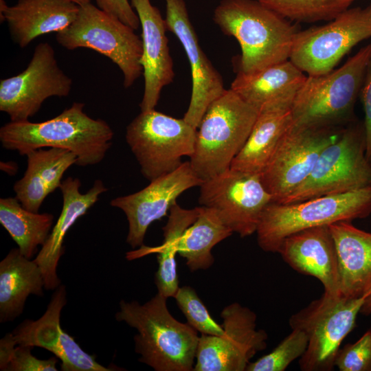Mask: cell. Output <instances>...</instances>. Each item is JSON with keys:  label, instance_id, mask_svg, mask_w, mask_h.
<instances>
[{"label": "cell", "instance_id": "cell-1", "mask_svg": "<svg viewBox=\"0 0 371 371\" xmlns=\"http://www.w3.org/2000/svg\"><path fill=\"white\" fill-rule=\"evenodd\" d=\"M84 106L75 102L41 122L10 121L0 128L1 145L21 155L44 147L67 149L76 156L78 166L98 164L111 148L114 133L104 120L89 117Z\"/></svg>", "mask_w": 371, "mask_h": 371}, {"label": "cell", "instance_id": "cell-2", "mask_svg": "<svg viewBox=\"0 0 371 371\" xmlns=\"http://www.w3.org/2000/svg\"><path fill=\"white\" fill-rule=\"evenodd\" d=\"M214 21L238 42V72L251 74L287 60L298 30L258 0H222Z\"/></svg>", "mask_w": 371, "mask_h": 371}, {"label": "cell", "instance_id": "cell-3", "mask_svg": "<svg viewBox=\"0 0 371 371\" xmlns=\"http://www.w3.org/2000/svg\"><path fill=\"white\" fill-rule=\"evenodd\" d=\"M167 299L157 293L143 304L121 300L115 319L137 330L135 351L140 355V362L156 371L193 370L198 331L172 316Z\"/></svg>", "mask_w": 371, "mask_h": 371}, {"label": "cell", "instance_id": "cell-4", "mask_svg": "<svg viewBox=\"0 0 371 371\" xmlns=\"http://www.w3.org/2000/svg\"><path fill=\"white\" fill-rule=\"evenodd\" d=\"M258 114L232 89H225L210 104L196 128L194 152L189 161L202 181L230 168Z\"/></svg>", "mask_w": 371, "mask_h": 371}, {"label": "cell", "instance_id": "cell-5", "mask_svg": "<svg viewBox=\"0 0 371 371\" xmlns=\"http://www.w3.org/2000/svg\"><path fill=\"white\" fill-rule=\"evenodd\" d=\"M371 60V43L341 67L319 76H307L291 108L293 125L344 126L355 120L354 106Z\"/></svg>", "mask_w": 371, "mask_h": 371}, {"label": "cell", "instance_id": "cell-6", "mask_svg": "<svg viewBox=\"0 0 371 371\" xmlns=\"http://www.w3.org/2000/svg\"><path fill=\"white\" fill-rule=\"evenodd\" d=\"M371 214V186L346 193L290 203L271 202L262 213L257 241L265 251L277 253L283 239L297 232Z\"/></svg>", "mask_w": 371, "mask_h": 371}, {"label": "cell", "instance_id": "cell-7", "mask_svg": "<svg viewBox=\"0 0 371 371\" xmlns=\"http://www.w3.org/2000/svg\"><path fill=\"white\" fill-rule=\"evenodd\" d=\"M371 186L363 122L354 120L319 155L309 176L280 203L346 193Z\"/></svg>", "mask_w": 371, "mask_h": 371}, {"label": "cell", "instance_id": "cell-8", "mask_svg": "<svg viewBox=\"0 0 371 371\" xmlns=\"http://www.w3.org/2000/svg\"><path fill=\"white\" fill-rule=\"evenodd\" d=\"M56 39L69 50L88 48L109 58L121 70L125 88L143 75L142 38L135 30L91 3L79 6L76 19L57 32Z\"/></svg>", "mask_w": 371, "mask_h": 371}, {"label": "cell", "instance_id": "cell-9", "mask_svg": "<svg viewBox=\"0 0 371 371\" xmlns=\"http://www.w3.org/2000/svg\"><path fill=\"white\" fill-rule=\"evenodd\" d=\"M370 293L350 298L324 291L321 297L290 317V327L304 331L308 339L307 348L299 359L301 370L330 371L334 368L340 345L353 329Z\"/></svg>", "mask_w": 371, "mask_h": 371}, {"label": "cell", "instance_id": "cell-10", "mask_svg": "<svg viewBox=\"0 0 371 371\" xmlns=\"http://www.w3.org/2000/svg\"><path fill=\"white\" fill-rule=\"evenodd\" d=\"M196 129L152 109L141 111L127 126L126 140L142 175L150 181L179 167L194 152Z\"/></svg>", "mask_w": 371, "mask_h": 371}, {"label": "cell", "instance_id": "cell-11", "mask_svg": "<svg viewBox=\"0 0 371 371\" xmlns=\"http://www.w3.org/2000/svg\"><path fill=\"white\" fill-rule=\"evenodd\" d=\"M371 37V5L348 8L328 23L296 34L289 60L307 76L333 70L357 44Z\"/></svg>", "mask_w": 371, "mask_h": 371}, {"label": "cell", "instance_id": "cell-12", "mask_svg": "<svg viewBox=\"0 0 371 371\" xmlns=\"http://www.w3.org/2000/svg\"><path fill=\"white\" fill-rule=\"evenodd\" d=\"M346 126H291L260 175L273 202H281L306 180L323 150L339 137Z\"/></svg>", "mask_w": 371, "mask_h": 371}, {"label": "cell", "instance_id": "cell-13", "mask_svg": "<svg viewBox=\"0 0 371 371\" xmlns=\"http://www.w3.org/2000/svg\"><path fill=\"white\" fill-rule=\"evenodd\" d=\"M199 204L213 209L240 237L256 232L265 207L273 202L258 174L228 169L200 185Z\"/></svg>", "mask_w": 371, "mask_h": 371}, {"label": "cell", "instance_id": "cell-14", "mask_svg": "<svg viewBox=\"0 0 371 371\" xmlns=\"http://www.w3.org/2000/svg\"><path fill=\"white\" fill-rule=\"evenodd\" d=\"M72 79L59 67L54 47L40 43L22 72L0 81V111L10 121L28 120L41 109L44 101L53 96L67 97Z\"/></svg>", "mask_w": 371, "mask_h": 371}, {"label": "cell", "instance_id": "cell-15", "mask_svg": "<svg viewBox=\"0 0 371 371\" xmlns=\"http://www.w3.org/2000/svg\"><path fill=\"white\" fill-rule=\"evenodd\" d=\"M223 333L201 335L194 371H243L250 359L267 347V333L256 329V314L238 302L221 313Z\"/></svg>", "mask_w": 371, "mask_h": 371}, {"label": "cell", "instance_id": "cell-16", "mask_svg": "<svg viewBox=\"0 0 371 371\" xmlns=\"http://www.w3.org/2000/svg\"><path fill=\"white\" fill-rule=\"evenodd\" d=\"M203 181L187 161L176 170L151 181L144 189L111 200V205L122 210L126 216V243L132 248L142 247L148 227L165 216L183 192L200 186Z\"/></svg>", "mask_w": 371, "mask_h": 371}, {"label": "cell", "instance_id": "cell-17", "mask_svg": "<svg viewBox=\"0 0 371 371\" xmlns=\"http://www.w3.org/2000/svg\"><path fill=\"white\" fill-rule=\"evenodd\" d=\"M168 30L181 43L191 70L192 93L183 119L196 129L210 104L225 91L223 78L202 48L183 0H165Z\"/></svg>", "mask_w": 371, "mask_h": 371}, {"label": "cell", "instance_id": "cell-18", "mask_svg": "<svg viewBox=\"0 0 371 371\" xmlns=\"http://www.w3.org/2000/svg\"><path fill=\"white\" fill-rule=\"evenodd\" d=\"M67 303L64 285L56 289L45 313L36 320L25 319L11 333L16 345L37 346L52 352L61 361L62 371L113 370L100 364L65 332L60 313Z\"/></svg>", "mask_w": 371, "mask_h": 371}, {"label": "cell", "instance_id": "cell-19", "mask_svg": "<svg viewBox=\"0 0 371 371\" xmlns=\"http://www.w3.org/2000/svg\"><path fill=\"white\" fill-rule=\"evenodd\" d=\"M142 27L143 54L141 64L144 90L139 104L141 111L155 109L162 89L175 77L173 61L166 34V20L150 0H130Z\"/></svg>", "mask_w": 371, "mask_h": 371}, {"label": "cell", "instance_id": "cell-20", "mask_svg": "<svg viewBox=\"0 0 371 371\" xmlns=\"http://www.w3.org/2000/svg\"><path fill=\"white\" fill-rule=\"evenodd\" d=\"M277 253L295 271L319 280L324 292L339 294L337 253L328 225L307 228L286 236Z\"/></svg>", "mask_w": 371, "mask_h": 371}, {"label": "cell", "instance_id": "cell-21", "mask_svg": "<svg viewBox=\"0 0 371 371\" xmlns=\"http://www.w3.org/2000/svg\"><path fill=\"white\" fill-rule=\"evenodd\" d=\"M306 78L287 60L254 74L238 72L230 89L258 113L289 110Z\"/></svg>", "mask_w": 371, "mask_h": 371}, {"label": "cell", "instance_id": "cell-22", "mask_svg": "<svg viewBox=\"0 0 371 371\" xmlns=\"http://www.w3.org/2000/svg\"><path fill=\"white\" fill-rule=\"evenodd\" d=\"M80 180L71 177L62 181L60 189L63 207L60 216L41 249L34 259L38 265L45 280V289L54 290L60 286L57 267L64 254L65 236L71 227L98 201L99 196L107 191L103 182L97 179L85 194L80 192Z\"/></svg>", "mask_w": 371, "mask_h": 371}, {"label": "cell", "instance_id": "cell-23", "mask_svg": "<svg viewBox=\"0 0 371 371\" xmlns=\"http://www.w3.org/2000/svg\"><path fill=\"white\" fill-rule=\"evenodd\" d=\"M78 10L71 0H19L14 5L0 0L1 21L7 23L12 40L21 48L38 36L66 29Z\"/></svg>", "mask_w": 371, "mask_h": 371}, {"label": "cell", "instance_id": "cell-24", "mask_svg": "<svg viewBox=\"0 0 371 371\" xmlns=\"http://www.w3.org/2000/svg\"><path fill=\"white\" fill-rule=\"evenodd\" d=\"M338 258L339 294L361 297L371 292V232L339 221L328 225Z\"/></svg>", "mask_w": 371, "mask_h": 371}, {"label": "cell", "instance_id": "cell-25", "mask_svg": "<svg viewBox=\"0 0 371 371\" xmlns=\"http://www.w3.org/2000/svg\"><path fill=\"white\" fill-rule=\"evenodd\" d=\"M23 177L13 186L16 198L25 209L38 212L45 199L60 188L63 175L76 164V156L59 148L36 149L29 152Z\"/></svg>", "mask_w": 371, "mask_h": 371}, {"label": "cell", "instance_id": "cell-26", "mask_svg": "<svg viewBox=\"0 0 371 371\" xmlns=\"http://www.w3.org/2000/svg\"><path fill=\"white\" fill-rule=\"evenodd\" d=\"M45 280L34 260L14 248L0 262V322L14 320L23 313L27 297L43 296Z\"/></svg>", "mask_w": 371, "mask_h": 371}, {"label": "cell", "instance_id": "cell-27", "mask_svg": "<svg viewBox=\"0 0 371 371\" xmlns=\"http://www.w3.org/2000/svg\"><path fill=\"white\" fill-rule=\"evenodd\" d=\"M199 211V207L184 209L175 203L170 207L168 220L162 228L163 243L155 247L142 245L126 254L127 259L132 260L151 253L157 254L158 268L155 283L157 293L166 298L174 297L179 288L175 259L179 240L186 229L196 221Z\"/></svg>", "mask_w": 371, "mask_h": 371}, {"label": "cell", "instance_id": "cell-28", "mask_svg": "<svg viewBox=\"0 0 371 371\" xmlns=\"http://www.w3.org/2000/svg\"><path fill=\"white\" fill-rule=\"evenodd\" d=\"M293 123L291 109L259 113L242 149L230 168L260 175Z\"/></svg>", "mask_w": 371, "mask_h": 371}, {"label": "cell", "instance_id": "cell-29", "mask_svg": "<svg viewBox=\"0 0 371 371\" xmlns=\"http://www.w3.org/2000/svg\"><path fill=\"white\" fill-rule=\"evenodd\" d=\"M196 221L180 237L178 254L186 260L191 271L209 269L214 261L212 248L230 236L228 228L212 209L201 205Z\"/></svg>", "mask_w": 371, "mask_h": 371}, {"label": "cell", "instance_id": "cell-30", "mask_svg": "<svg viewBox=\"0 0 371 371\" xmlns=\"http://www.w3.org/2000/svg\"><path fill=\"white\" fill-rule=\"evenodd\" d=\"M54 215L23 207L16 197L0 199V223L17 244L21 253L31 259L43 246L52 229Z\"/></svg>", "mask_w": 371, "mask_h": 371}, {"label": "cell", "instance_id": "cell-31", "mask_svg": "<svg viewBox=\"0 0 371 371\" xmlns=\"http://www.w3.org/2000/svg\"><path fill=\"white\" fill-rule=\"evenodd\" d=\"M291 21L313 23L331 21L348 9L354 0H258Z\"/></svg>", "mask_w": 371, "mask_h": 371}, {"label": "cell", "instance_id": "cell-32", "mask_svg": "<svg viewBox=\"0 0 371 371\" xmlns=\"http://www.w3.org/2000/svg\"><path fill=\"white\" fill-rule=\"evenodd\" d=\"M308 339L299 329L292 331L269 353L249 363L247 371H284L289 364L305 352Z\"/></svg>", "mask_w": 371, "mask_h": 371}, {"label": "cell", "instance_id": "cell-33", "mask_svg": "<svg viewBox=\"0 0 371 371\" xmlns=\"http://www.w3.org/2000/svg\"><path fill=\"white\" fill-rule=\"evenodd\" d=\"M34 347L16 345L11 333L0 340V370L3 371H57L58 358L39 359L32 355Z\"/></svg>", "mask_w": 371, "mask_h": 371}, {"label": "cell", "instance_id": "cell-34", "mask_svg": "<svg viewBox=\"0 0 371 371\" xmlns=\"http://www.w3.org/2000/svg\"><path fill=\"white\" fill-rule=\"evenodd\" d=\"M174 298L188 324L201 335L220 336L223 333L222 325L216 323L210 316L193 288L190 286L179 287Z\"/></svg>", "mask_w": 371, "mask_h": 371}, {"label": "cell", "instance_id": "cell-35", "mask_svg": "<svg viewBox=\"0 0 371 371\" xmlns=\"http://www.w3.org/2000/svg\"><path fill=\"white\" fill-rule=\"evenodd\" d=\"M335 366L340 371H371V330L355 343L339 348Z\"/></svg>", "mask_w": 371, "mask_h": 371}, {"label": "cell", "instance_id": "cell-36", "mask_svg": "<svg viewBox=\"0 0 371 371\" xmlns=\"http://www.w3.org/2000/svg\"><path fill=\"white\" fill-rule=\"evenodd\" d=\"M98 7L136 30L140 25L139 16L129 0H95Z\"/></svg>", "mask_w": 371, "mask_h": 371}, {"label": "cell", "instance_id": "cell-37", "mask_svg": "<svg viewBox=\"0 0 371 371\" xmlns=\"http://www.w3.org/2000/svg\"><path fill=\"white\" fill-rule=\"evenodd\" d=\"M361 96L365 114L363 126L366 137V156L371 164V60L361 90Z\"/></svg>", "mask_w": 371, "mask_h": 371}, {"label": "cell", "instance_id": "cell-38", "mask_svg": "<svg viewBox=\"0 0 371 371\" xmlns=\"http://www.w3.org/2000/svg\"><path fill=\"white\" fill-rule=\"evenodd\" d=\"M0 166L1 170L5 171L10 175H14L18 170L17 164L13 161L1 162Z\"/></svg>", "mask_w": 371, "mask_h": 371}, {"label": "cell", "instance_id": "cell-39", "mask_svg": "<svg viewBox=\"0 0 371 371\" xmlns=\"http://www.w3.org/2000/svg\"><path fill=\"white\" fill-rule=\"evenodd\" d=\"M360 313L366 315L371 314V293L366 297L361 308Z\"/></svg>", "mask_w": 371, "mask_h": 371}, {"label": "cell", "instance_id": "cell-40", "mask_svg": "<svg viewBox=\"0 0 371 371\" xmlns=\"http://www.w3.org/2000/svg\"><path fill=\"white\" fill-rule=\"evenodd\" d=\"M79 6L91 3V0H71Z\"/></svg>", "mask_w": 371, "mask_h": 371}]
</instances>
